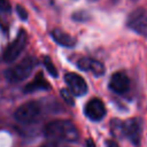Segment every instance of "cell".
<instances>
[{
    "mask_svg": "<svg viewBox=\"0 0 147 147\" xmlns=\"http://www.w3.org/2000/svg\"><path fill=\"white\" fill-rule=\"evenodd\" d=\"M44 133L52 141L74 142L79 137L78 130L74 123L68 119H55L49 122L45 126Z\"/></svg>",
    "mask_w": 147,
    "mask_h": 147,
    "instance_id": "cell-1",
    "label": "cell"
},
{
    "mask_svg": "<svg viewBox=\"0 0 147 147\" xmlns=\"http://www.w3.org/2000/svg\"><path fill=\"white\" fill-rule=\"evenodd\" d=\"M36 64H37V61L34 57L26 56L21 62H18L17 64H15L14 67L9 68L6 71V78L11 83L22 82L30 76Z\"/></svg>",
    "mask_w": 147,
    "mask_h": 147,
    "instance_id": "cell-2",
    "label": "cell"
},
{
    "mask_svg": "<svg viewBox=\"0 0 147 147\" xmlns=\"http://www.w3.org/2000/svg\"><path fill=\"white\" fill-rule=\"evenodd\" d=\"M28 41V34L24 30H20L16 38L7 46L5 53H3V60L8 63L14 62L23 52V49L26 46Z\"/></svg>",
    "mask_w": 147,
    "mask_h": 147,
    "instance_id": "cell-3",
    "label": "cell"
},
{
    "mask_svg": "<svg viewBox=\"0 0 147 147\" xmlns=\"http://www.w3.org/2000/svg\"><path fill=\"white\" fill-rule=\"evenodd\" d=\"M39 114H40L39 103L36 101H29V102L23 103L22 106H20L16 109L14 117L18 123L29 124V123L36 121V118L39 116Z\"/></svg>",
    "mask_w": 147,
    "mask_h": 147,
    "instance_id": "cell-4",
    "label": "cell"
},
{
    "mask_svg": "<svg viewBox=\"0 0 147 147\" xmlns=\"http://www.w3.org/2000/svg\"><path fill=\"white\" fill-rule=\"evenodd\" d=\"M127 26L138 34L147 38V10L138 8L127 17Z\"/></svg>",
    "mask_w": 147,
    "mask_h": 147,
    "instance_id": "cell-5",
    "label": "cell"
},
{
    "mask_svg": "<svg viewBox=\"0 0 147 147\" xmlns=\"http://www.w3.org/2000/svg\"><path fill=\"white\" fill-rule=\"evenodd\" d=\"M141 121L139 118H130L123 122V136H125L133 145L138 146L141 140Z\"/></svg>",
    "mask_w": 147,
    "mask_h": 147,
    "instance_id": "cell-6",
    "label": "cell"
},
{
    "mask_svg": "<svg viewBox=\"0 0 147 147\" xmlns=\"http://www.w3.org/2000/svg\"><path fill=\"white\" fill-rule=\"evenodd\" d=\"M64 82L68 85L71 93L77 95V96H82L87 92V85H86L84 78L80 77L79 75L75 74V72L65 74Z\"/></svg>",
    "mask_w": 147,
    "mask_h": 147,
    "instance_id": "cell-7",
    "label": "cell"
},
{
    "mask_svg": "<svg viewBox=\"0 0 147 147\" xmlns=\"http://www.w3.org/2000/svg\"><path fill=\"white\" fill-rule=\"evenodd\" d=\"M84 111H85L86 117H88L91 121L96 122V121H100V119H102L105 117L106 107H105L103 102L100 99L93 98L86 103Z\"/></svg>",
    "mask_w": 147,
    "mask_h": 147,
    "instance_id": "cell-8",
    "label": "cell"
},
{
    "mask_svg": "<svg viewBox=\"0 0 147 147\" xmlns=\"http://www.w3.org/2000/svg\"><path fill=\"white\" fill-rule=\"evenodd\" d=\"M109 87L113 92L117 93V94H123L125 92L129 91L130 88V80L127 78V76L122 72V71H117L115 72L109 80Z\"/></svg>",
    "mask_w": 147,
    "mask_h": 147,
    "instance_id": "cell-9",
    "label": "cell"
},
{
    "mask_svg": "<svg viewBox=\"0 0 147 147\" xmlns=\"http://www.w3.org/2000/svg\"><path fill=\"white\" fill-rule=\"evenodd\" d=\"M77 65L79 69L84 71H91L95 76H101L105 72L103 64L100 61L91 59V57H80L77 62Z\"/></svg>",
    "mask_w": 147,
    "mask_h": 147,
    "instance_id": "cell-10",
    "label": "cell"
},
{
    "mask_svg": "<svg viewBox=\"0 0 147 147\" xmlns=\"http://www.w3.org/2000/svg\"><path fill=\"white\" fill-rule=\"evenodd\" d=\"M49 88H51L49 83L44 78L42 72H38V74L34 76L33 80L25 85L24 92H25V93H31V92H36V91H40V90L47 91V90H49Z\"/></svg>",
    "mask_w": 147,
    "mask_h": 147,
    "instance_id": "cell-11",
    "label": "cell"
},
{
    "mask_svg": "<svg viewBox=\"0 0 147 147\" xmlns=\"http://www.w3.org/2000/svg\"><path fill=\"white\" fill-rule=\"evenodd\" d=\"M52 37H53V39H54L59 45H61V46H64V47H72V46L76 45V39H75L72 36H70V34L63 32L62 30L54 29V30L52 31Z\"/></svg>",
    "mask_w": 147,
    "mask_h": 147,
    "instance_id": "cell-12",
    "label": "cell"
},
{
    "mask_svg": "<svg viewBox=\"0 0 147 147\" xmlns=\"http://www.w3.org/2000/svg\"><path fill=\"white\" fill-rule=\"evenodd\" d=\"M42 62H44V65H45V68L47 69L48 74H49L51 76H53V77H56V76H57V71H56V68H55V65L53 64L52 60H51L48 56H44Z\"/></svg>",
    "mask_w": 147,
    "mask_h": 147,
    "instance_id": "cell-13",
    "label": "cell"
},
{
    "mask_svg": "<svg viewBox=\"0 0 147 147\" xmlns=\"http://www.w3.org/2000/svg\"><path fill=\"white\" fill-rule=\"evenodd\" d=\"M111 132L114 136L121 137L123 136V122L121 121H111Z\"/></svg>",
    "mask_w": 147,
    "mask_h": 147,
    "instance_id": "cell-14",
    "label": "cell"
},
{
    "mask_svg": "<svg viewBox=\"0 0 147 147\" xmlns=\"http://www.w3.org/2000/svg\"><path fill=\"white\" fill-rule=\"evenodd\" d=\"M11 11V7L8 0H0V14L5 15V14H9Z\"/></svg>",
    "mask_w": 147,
    "mask_h": 147,
    "instance_id": "cell-15",
    "label": "cell"
},
{
    "mask_svg": "<svg viewBox=\"0 0 147 147\" xmlns=\"http://www.w3.org/2000/svg\"><path fill=\"white\" fill-rule=\"evenodd\" d=\"M61 95H62V98L65 100V102L67 103H69L70 106H74V99H72V96H71V94L68 92V91H65V90H62L61 91Z\"/></svg>",
    "mask_w": 147,
    "mask_h": 147,
    "instance_id": "cell-16",
    "label": "cell"
},
{
    "mask_svg": "<svg viewBox=\"0 0 147 147\" xmlns=\"http://www.w3.org/2000/svg\"><path fill=\"white\" fill-rule=\"evenodd\" d=\"M16 11H17L20 18H22V20H26V18H28V11H26L25 8L22 7L21 5H17V6H16Z\"/></svg>",
    "mask_w": 147,
    "mask_h": 147,
    "instance_id": "cell-17",
    "label": "cell"
},
{
    "mask_svg": "<svg viewBox=\"0 0 147 147\" xmlns=\"http://www.w3.org/2000/svg\"><path fill=\"white\" fill-rule=\"evenodd\" d=\"M107 147H119V146L115 140H108L107 141Z\"/></svg>",
    "mask_w": 147,
    "mask_h": 147,
    "instance_id": "cell-18",
    "label": "cell"
},
{
    "mask_svg": "<svg viewBox=\"0 0 147 147\" xmlns=\"http://www.w3.org/2000/svg\"><path fill=\"white\" fill-rule=\"evenodd\" d=\"M86 147H95V145H94V142H93L92 139L86 140Z\"/></svg>",
    "mask_w": 147,
    "mask_h": 147,
    "instance_id": "cell-19",
    "label": "cell"
},
{
    "mask_svg": "<svg viewBox=\"0 0 147 147\" xmlns=\"http://www.w3.org/2000/svg\"><path fill=\"white\" fill-rule=\"evenodd\" d=\"M132 1H137V0H132Z\"/></svg>",
    "mask_w": 147,
    "mask_h": 147,
    "instance_id": "cell-20",
    "label": "cell"
},
{
    "mask_svg": "<svg viewBox=\"0 0 147 147\" xmlns=\"http://www.w3.org/2000/svg\"><path fill=\"white\" fill-rule=\"evenodd\" d=\"M92 1H95V0H92Z\"/></svg>",
    "mask_w": 147,
    "mask_h": 147,
    "instance_id": "cell-21",
    "label": "cell"
},
{
    "mask_svg": "<svg viewBox=\"0 0 147 147\" xmlns=\"http://www.w3.org/2000/svg\"><path fill=\"white\" fill-rule=\"evenodd\" d=\"M56 147H57V146H56Z\"/></svg>",
    "mask_w": 147,
    "mask_h": 147,
    "instance_id": "cell-22",
    "label": "cell"
}]
</instances>
